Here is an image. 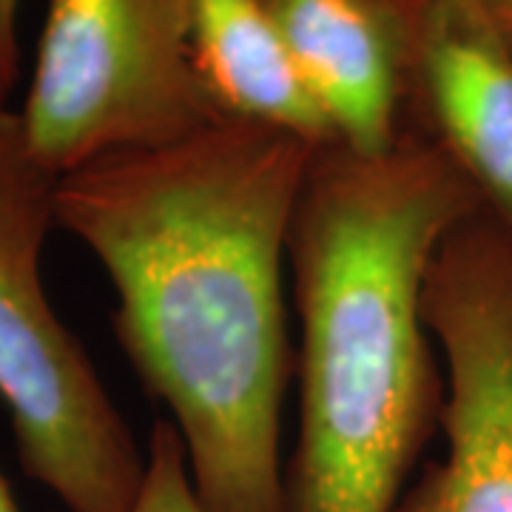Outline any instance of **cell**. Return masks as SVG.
Here are the masks:
<instances>
[{"label": "cell", "instance_id": "1", "mask_svg": "<svg viewBox=\"0 0 512 512\" xmlns=\"http://www.w3.org/2000/svg\"><path fill=\"white\" fill-rule=\"evenodd\" d=\"M313 154L222 117L57 180V225L106 268L114 336L177 427L205 512H288L285 259Z\"/></svg>", "mask_w": 512, "mask_h": 512}, {"label": "cell", "instance_id": "2", "mask_svg": "<svg viewBox=\"0 0 512 512\" xmlns=\"http://www.w3.org/2000/svg\"><path fill=\"white\" fill-rule=\"evenodd\" d=\"M481 211L413 126L384 154L316 148L288 239L302 325L288 512H396L447 396L427 274L444 237Z\"/></svg>", "mask_w": 512, "mask_h": 512}, {"label": "cell", "instance_id": "3", "mask_svg": "<svg viewBox=\"0 0 512 512\" xmlns=\"http://www.w3.org/2000/svg\"><path fill=\"white\" fill-rule=\"evenodd\" d=\"M57 180L35 160L18 111L0 109V404L20 470L66 512H128L146 478V450L40 274L57 225Z\"/></svg>", "mask_w": 512, "mask_h": 512}, {"label": "cell", "instance_id": "4", "mask_svg": "<svg viewBox=\"0 0 512 512\" xmlns=\"http://www.w3.org/2000/svg\"><path fill=\"white\" fill-rule=\"evenodd\" d=\"M18 114L55 177L220 123L194 60L191 0H49Z\"/></svg>", "mask_w": 512, "mask_h": 512}, {"label": "cell", "instance_id": "5", "mask_svg": "<svg viewBox=\"0 0 512 512\" xmlns=\"http://www.w3.org/2000/svg\"><path fill=\"white\" fill-rule=\"evenodd\" d=\"M424 319L444 353V456L396 512H512V242L484 211L441 242Z\"/></svg>", "mask_w": 512, "mask_h": 512}, {"label": "cell", "instance_id": "6", "mask_svg": "<svg viewBox=\"0 0 512 512\" xmlns=\"http://www.w3.org/2000/svg\"><path fill=\"white\" fill-rule=\"evenodd\" d=\"M407 106L512 242V46L478 0H410Z\"/></svg>", "mask_w": 512, "mask_h": 512}, {"label": "cell", "instance_id": "7", "mask_svg": "<svg viewBox=\"0 0 512 512\" xmlns=\"http://www.w3.org/2000/svg\"><path fill=\"white\" fill-rule=\"evenodd\" d=\"M336 140L384 154L402 134L410 0H265Z\"/></svg>", "mask_w": 512, "mask_h": 512}, {"label": "cell", "instance_id": "8", "mask_svg": "<svg viewBox=\"0 0 512 512\" xmlns=\"http://www.w3.org/2000/svg\"><path fill=\"white\" fill-rule=\"evenodd\" d=\"M191 43L202 83L225 117L316 148L339 143L265 0H191Z\"/></svg>", "mask_w": 512, "mask_h": 512}, {"label": "cell", "instance_id": "9", "mask_svg": "<svg viewBox=\"0 0 512 512\" xmlns=\"http://www.w3.org/2000/svg\"><path fill=\"white\" fill-rule=\"evenodd\" d=\"M128 512H205L177 427L157 419L146 444V478Z\"/></svg>", "mask_w": 512, "mask_h": 512}, {"label": "cell", "instance_id": "10", "mask_svg": "<svg viewBox=\"0 0 512 512\" xmlns=\"http://www.w3.org/2000/svg\"><path fill=\"white\" fill-rule=\"evenodd\" d=\"M20 0H0V109L20 80Z\"/></svg>", "mask_w": 512, "mask_h": 512}, {"label": "cell", "instance_id": "11", "mask_svg": "<svg viewBox=\"0 0 512 512\" xmlns=\"http://www.w3.org/2000/svg\"><path fill=\"white\" fill-rule=\"evenodd\" d=\"M478 3L484 6V12L498 26V32L507 37L512 46V0H478Z\"/></svg>", "mask_w": 512, "mask_h": 512}, {"label": "cell", "instance_id": "12", "mask_svg": "<svg viewBox=\"0 0 512 512\" xmlns=\"http://www.w3.org/2000/svg\"><path fill=\"white\" fill-rule=\"evenodd\" d=\"M0 512H18V504H15V495L9 490V481L0 473Z\"/></svg>", "mask_w": 512, "mask_h": 512}]
</instances>
